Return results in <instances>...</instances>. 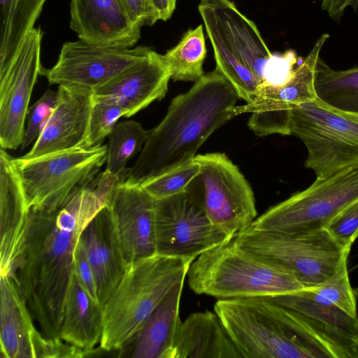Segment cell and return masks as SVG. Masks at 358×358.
I'll return each instance as SVG.
<instances>
[{
    "instance_id": "obj_1",
    "label": "cell",
    "mask_w": 358,
    "mask_h": 358,
    "mask_svg": "<svg viewBox=\"0 0 358 358\" xmlns=\"http://www.w3.org/2000/svg\"><path fill=\"white\" fill-rule=\"evenodd\" d=\"M114 189L98 176L54 210L30 209L12 277L41 334L59 338L66 296L74 275V252L81 233L106 206Z\"/></svg>"
},
{
    "instance_id": "obj_2",
    "label": "cell",
    "mask_w": 358,
    "mask_h": 358,
    "mask_svg": "<svg viewBox=\"0 0 358 358\" xmlns=\"http://www.w3.org/2000/svg\"><path fill=\"white\" fill-rule=\"evenodd\" d=\"M238 99L217 70L204 74L187 92L172 99L164 119L150 131L124 183L141 186L192 161L206 139L236 116Z\"/></svg>"
},
{
    "instance_id": "obj_3",
    "label": "cell",
    "mask_w": 358,
    "mask_h": 358,
    "mask_svg": "<svg viewBox=\"0 0 358 358\" xmlns=\"http://www.w3.org/2000/svg\"><path fill=\"white\" fill-rule=\"evenodd\" d=\"M214 311L243 358H350L324 327L271 297L220 299Z\"/></svg>"
},
{
    "instance_id": "obj_4",
    "label": "cell",
    "mask_w": 358,
    "mask_h": 358,
    "mask_svg": "<svg viewBox=\"0 0 358 358\" xmlns=\"http://www.w3.org/2000/svg\"><path fill=\"white\" fill-rule=\"evenodd\" d=\"M187 276L194 292L219 299L271 297L307 289L289 268L242 247L234 238L199 256Z\"/></svg>"
},
{
    "instance_id": "obj_5",
    "label": "cell",
    "mask_w": 358,
    "mask_h": 358,
    "mask_svg": "<svg viewBox=\"0 0 358 358\" xmlns=\"http://www.w3.org/2000/svg\"><path fill=\"white\" fill-rule=\"evenodd\" d=\"M193 262L156 254L131 264L103 306L100 348L121 350L133 343L172 288L185 281Z\"/></svg>"
},
{
    "instance_id": "obj_6",
    "label": "cell",
    "mask_w": 358,
    "mask_h": 358,
    "mask_svg": "<svg viewBox=\"0 0 358 358\" xmlns=\"http://www.w3.org/2000/svg\"><path fill=\"white\" fill-rule=\"evenodd\" d=\"M106 161V145L81 146L27 158L13 157L28 210H54L88 185Z\"/></svg>"
},
{
    "instance_id": "obj_7",
    "label": "cell",
    "mask_w": 358,
    "mask_h": 358,
    "mask_svg": "<svg viewBox=\"0 0 358 358\" xmlns=\"http://www.w3.org/2000/svg\"><path fill=\"white\" fill-rule=\"evenodd\" d=\"M291 134L305 145V166L317 179L358 169V122L318 99L291 110Z\"/></svg>"
},
{
    "instance_id": "obj_8",
    "label": "cell",
    "mask_w": 358,
    "mask_h": 358,
    "mask_svg": "<svg viewBox=\"0 0 358 358\" xmlns=\"http://www.w3.org/2000/svg\"><path fill=\"white\" fill-rule=\"evenodd\" d=\"M234 238L242 247L289 268L308 289L332 275L351 249L342 248L325 229L283 232L250 226Z\"/></svg>"
},
{
    "instance_id": "obj_9",
    "label": "cell",
    "mask_w": 358,
    "mask_h": 358,
    "mask_svg": "<svg viewBox=\"0 0 358 358\" xmlns=\"http://www.w3.org/2000/svg\"><path fill=\"white\" fill-rule=\"evenodd\" d=\"M200 172L186 191L203 208L211 222L230 238L257 218L253 191L245 176L226 155H197Z\"/></svg>"
},
{
    "instance_id": "obj_10",
    "label": "cell",
    "mask_w": 358,
    "mask_h": 358,
    "mask_svg": "<svg viewBox=\"0 0 358 358\" xmlns=\"http://www.w3.org/2000/svg\"><path fill=\"white\" fill-rule=\"evenodd\" d=\"M358 199V169L315 180L306 189L271 206L257 217L255 229L301 232L324 229L346 206Z\"/></svg>"
},
{
    "instance_id": "obj_11",
    "label": "cell",
    "mask_w": 358,
    "mask_h": 358,
    "mask_svg": "<svg viewBox=\"0 0 358 358\" xmlns=\"http://www.w3.org/2000/svg\"><path fill=\"white\" fill-rule=\"evenodd\" d=\"M156 254L194 261L232 239L187 191L155 200Z\"/></svg>"
},
{
    "instance_id": "obj_12",
    "label": "cell",
    "mask_w": 358,
    "mask_h": 358,
    "mask_svg": "<svg viewBox=\"0 0 358 358\" xmlns=\"http://www.w3.org/2000/svg\"><path fill=\"white\" fill-rule=\"evenodd\" d=\"M152 49L93 44L81 39L66 42L57 62L43 67L50 85H71L94 91L145 58Z\"/></svg>"
},
{
    "instance_id": "obj_13",
    "label": "cell",
    "mask_w": 358,
    "mask_h": 358,
    "mask_svg": "<svg viewBox=\"0 0 358 358\" xmlns=\"http://www.w3.org/2000/svg\"><path fill=\"white\" fill-rule=\"evenodd\" d=\"M328 34H322L302 63L294 69L291 80L285 85L271 88L258 87L254 100L235 106L236 115L252 113L248 125L259 137L271 134L291 135V110L303 103L317 99L315 79L317 63Z\"/></svg>"
},
{
    "instance_id": "obj_14",
    "label": "cell",
    "mask_w": 358,
    "mask_h": 358,
    "mask_svg": "<svg viewBox=\"0 0 358 358\" xmlns=\"http://www.w3.org/2000/svg\"><path fill=\"white\" fill-rule=\"evenodd\" d=\"M43 33L33 27L21 41L7 69L0 73V145L5 150L21 146L32 90L43 66Z\"/></svg>"
},
{
    "instance_id": "obj_15",
    "label": "cell",
    "mask_w": 358,
    "mask_h": 358,
    "mask_svg": "<svg viewBox=\"0 0 358 358\" xmlns=\"http://www.w3.org/2000/svg\"><path fill=\"white\" fill-rule=\"evenodd\" d=\"M107 207L127 268L156 255L155 199L149 193L122 182L113 190Z\"/></svg>"
},
{
    "instance_id": "obj_16",
    "label": "cell",
    "mask_w": 358,
    "mask_h": 358,
    "mask_svg": "<svg viewBox=\"0 0 358 358\" xmlns=\"http://www.w3.org/2000/svg\"><path fill=\"white\" fill-rule=\"evenodd\" d=\"M94 102L92 90L59 85L54 110L31 148L23 157H35L81 146L87 134Z\"/></svg>"
},
{
    "instance_id": "obj_17",
    "label": "cell",
    "mask_w": 358,
    "mask_h": 358,
    "mask_svg": "<svg viewBox=\"0 0 358 358\" xmlns=\"http://www.w3.org/2000/svg\"><path fill=\"white\" fill-rule=\"evenodd\" d=\"M70 15L71 29L87 43L131 48L141 38L122 0H71Z\"/></svg>"
},
{
    "instance_id": "obj_18",
    "label": "cell",
    "mask_w": 358,
    "mask_h": 358,
    "mask_svg": "<svg viewBox=\"0 0 358 358\" xmlns=\"http://www.w3.org/2000/svg\"><path fill=\"white\" fill-rule=\"evenodd\" d=\"M171 79L169 68L163 57L151 50L142 60L108 83L93 91L96 99L116 102L129 117L166 94Z\"/></svg>"
},
{
    "instance_id": "obj_19",
    "label": "cell",
    "mask_w": 358,
    "mask_h": 358,
    "mask_svg": "<svg viewBox=\"0 0 358 358\" xmlns=\"http://www.w3.org/2000/svg\"><path fill=\"white\" fill-rule=\"evenodd\" d=\"M80 241L94 271L98 301L103 307L127 269L107 206L85 227Z\"/></svg>"
},
{
    "instance_id": "obj_20",
    "label": "cell",
    "mask_w": 358,
    "mask_h": 358,
    "mask_svg": "<svg viewBox=\"0 0 358 358\" xmlns=\"http://www.w3.org/2000/svg\"><path fill=\"white\" fill-rule=\"evenodd\" d=\"M29 210L24 189L6 150L0 149L1 275H10L25 236Z\"/></svg>"
},
{
    "instance_id": "obj_21",
    "label": "cell",
    "mask_w": 358,
    "mask_h": 358,
    "mask_svg": "<svg viewBox=\"0 0 358 358\" xmlns=\"http://www.w3.org/2000/svg\"><path fill=\"white\" fill-rule=\"evenodd\" d=\"M198 7L210 13L232 51L261 84L273 54L255 22L230 0H200Z\"/></svg>"
},
{
    "instance_id": "obj_22",
    "label": "cell",
    "mask_w": 358,
    "mask_h": 358,
    "mask_svg": "<svg viewBox=\"0 0 358 358\" xmlns=\"http://www.w3.org/2000/svg\"><path fill=\"white\" fill-rule=\"evenodd\" d=\"M15 280L0 278V344L2 358H36L35 345L41 332Z\"/></svg>"
},
{
    "instance_id": "obj_23",
    "label": "cell",
    "mask_w": 358,
    "mask_h": 358,
    "mask_svg": "<svg viewBox=\"0 0 358 358\" xmlns=\"http://www.w3.org/2000/svg\"><path fill=\"white\" fill-rule=\"evenodd\" d=\"M173 358H243L217 315L206 310L190 314L180 324Z\"/></svg>"
},
{
    "instance_id": "obj_24",
    "label": "cell",
    "mask_w": 358,
    "mask_h": 358,
    "mask_svg": "<svg viewBox=\"0 0 358 358\" xmlns=\"http://www.w3.org/2000/svg\"><path fill=\"white\" fill-rule=\"evenodd\" d=\"M104 326L103 307L88 294L73 275L66 296L59 338L90 352L101 341Z\"/></svg>"
},
{
    "instance_id": "obj_25",
    "label": "cell",
    "mask_w": 358,
    "mask_h": 358,
    "mask_svg": "<svg viewBox=\"0 0 358 358\" xmlns=\"http://www.w3.org/2000/svg\"><path fill=\"white\" fill-rule=\"evenodd\" d=\"M183 284L175 285L148 317L133 342L131 357L173 358Z\"/></svg>"
},
{
    "instance_id": "obj_26",
    "label": "cell",
    "mask_w": 358,
    "mask_h": 358,
    "mask_svg": "<svg viewBox=\"0 0 358 358\" xmlns=\"http://www.w3.org/2000/svg\"><path fill=\"white\" fill-rule=\"evenodd\" d=\"M271 298L324 327L350 351L355 337L358 318L350 316L308 288Z\"/></svg>"
},
{
    "instance_id": "obj_27",
    "label": "cell",
    "mask_w": 358,
    "mask_h": 358,
    "mask_svg": "<svg viewBox=\"0 0 358 358\" xmlns=\"http://www.w3.org/2000/svg\"><path fill=\"white\" fill-rule=\"evenodd\" d=\"M46 0H0V73L33 28Z\"/></svg>"
},
{
    "instance_id": "obj_28",
    "label": "cell",
    "mask_w": 358,
    "mask_h": 358,
    "mask_svg": "<svg viewBox=\"0 0 358 358\" xmlns=\"http://www.w3.org/2000/svg\"><path fill=\"white\" fill-rule=\"evenodd\" d=\"M198 10L213 49L215 69L231 83L240 99L251 103L259 85L258 80L232 51L210 13L201 8Z\"/></svg>"
},
{
    "instance_id": "obj_29",
    "label": "cell",
    "mask_w": 358,
    "mask_h": 358,
    "mask_svg": "<svg viewBox=\"0 0 358 358\" xmlns=\"http://www.w3.org/2000/svg\"><path fill=\"white\" fill-rule=\"evenodd\" d=\"M315 89L317 99L328 108L358 114V66L334 70L320 57Z\"/></svg>"
},
{
    "instance_id": "obj_30",
    "label": "cell",
    "mask_w": 358,
    "mask_h": 358,
    "mask_svg": "<svg viewBox=\"0 0 358 358\" xmlns=\"http://www.w3.org/2000/svg\"><path fill=\"white\" fill-rule=\"evenodd\" d=\"M206 56L203 27L189 29L180 41L163 57L174 81L199 80L205 73L203 65Z\"/></svg>"
},
{
    "instance_id": "obj_31",
    "label": "cell",
    "mask_w": 358,
    "mask_h": 358,
    "mask_svg": "<svg viewBox=\"0 0 358 358\" xmlns=\"http://www.w3.org/2000/svg\"><path fill=\"white\" fill-rule=\"evenodd\" d=\"M150 131L145 130L135 120L117 123L108 136L106 145V171L126 180L129 168L127 162L145 143Z\"/></svg>"
},
{
    "instance_id": "obj_32",
    "label": "cell",
    "mask_w": 358,
    "mask_h": 358,
    "mask_svg": "<svg viewBox=\"0 0 358 358\" xmlns=\"http://www.w3.org/2000/svg\"><path fill=\"white\" fill-rule=\"evenodd\" d=\"M347 253L335 271L327 280L313 291L334 304L350 316L358 318L357 306L355 293L350 285Z\"/></svg>"
},
{
    "instance_id": "obj_33",
    "label": "cell",
    "mask_w": 358,
    "mask_h": 358,
    "mask_svg": "<svg viewBox=\"0 0 358 358\" xmlns=\"http://www.w3.org/2000/svg\"><path fill=\"white\" fill-rule=\"evenodd\" d=\"M126 115V110L116 102L94 98L87 134L81 147L92 148L102 145L118 120Z\"/></svg>"
},
{
    "instance_id": "obj_34",
    "label": "cell",
    "mask_w": 358,
    "mask_h": 358,
    "mask_svg": "<svg viewBox=\"0 0 358 358\" xmlns=\"http://www.w3.org/2000/svg\"><path fill=\"white\" fill-rule=\"evenodd\" d=\"M200 172L194 159L176 169L155 177L141 185L155 200L167 198L186 191Z\"/></svg>"
},
{
    "instance_id": "obj_35",
    "label": "cell",
    "mask_w": 358,
    "mask_h": 358,
    "mask_svg": "<svg viewBox=\"0 0 358 358\" xmlns=\"http://www.w3.org/2000/svg\"><path fill=\"white\" fill-rule=\"evenodd\" d=\"M57 100V91L47 90L43 94L29 107L21 150H24L37 139L49 119ZM26 119V120H27Z\"/></svg>"
},
{
    "instance_id": "obj_36",
    "label": "cell",
    "mask_w": 358,
    "mask_h": 358,
    "mask_svg": "<svg viewBox=\"0 0 358 358\" xmlns=\"http://www.w3.org/2000/svg\"><path fill=\"white\" fill-rule=\"evenodd\" d=\"M343 248H351L358 238V199L340 211L324 228Z\"/></svg>"
},
{
    "instance_id": "obj_37",
    "label": "cell",
    "mask_w": 358,
    "mask_h": 358,
    "mask_svg": "<svg viewBox=\"0 0 358 358\" xmlns=\"http://www.w3.org/2000/svg\"><path fill=\"white\" fill-rule=\"evenodd\" d=\"M298 61L296 53L287 50L281 55H273L268 60L259 87L278 88L287 84L292 78L294 65Z\"/></svg>"
},
{
    "instance_id": "obj_38",
    "label": "cell",
    "mask_w": 358,
    "mask_h": 358,
    "mask_svg": "<svg viewBox=\"0 0 358 358\" xmlns=\"http://www.w3.org/2000/svg\"><path fill=\"white\" fill-rule=\"evenodd\" d=\"M93 352L81 350L60 338H46L41 333L37 338L35 345V356L37 357H83Z\"/></svg>"
},
{
    "instance_id": "obj_39",
    "label": "cell",
    "mask_w": 358,
    "mask_h": 358,
    "mask_svg": "<svg viewBox=\"0 0 358 358\" xmlns=\"http://www.w3.org/2000/svg\"><path fill=\"white\" fill-rule=\"evenodd\" d=\"M74 275L92 299L99 303L94 271L80 238L74 252Z\"/></svg>"
},
{
    "instance_id": "obj_40",
    "label": "cell",
    "mask_w": 358,
    "mask_h": 358,
    "mask_svg": "<svg viewBox=\"0 0 358 358\" xmlns=\"http://www.w3.org/2000/svg\"><path fill=\"white\" fill-rule=\"evenodd\" d=\"M177 0H148L151 12L150 25L159 20L166 21L173 15Z\"/></svg>"
},
{
    "instance_id": "obj_41",
    "label": "cell",
    "mask_w": 358,
    "mask_h": 358,
    "mask_svg": "<svg viewBox=\"0 0 358 358\" xmlns=\"http://www.w3.org/2000/svg\"><path fill=\"white\" fill-rule=\"evenodd\" d=\"M352 8L358 10V0H321V8L334 21L338 22L345 9Z\"/></svg>"
},
{
    "instance_id": "obj_42",
    "label": "cell",
    "mask_w": 358,
    "mask_h": 358,
    "mask_svg": "<svg viewBox=\"0 0 358 358\" xmlns=\"http://www.w3.org/2000/svg\"><path fill=\"white\" fill-rule=\"evenodd\" d=\"M351 358H358V323L356 328V333L354 342L350 348Z\"/></svg>"
},
{
    "instance_id": "obj_43",
    "label": "cell",
    "mask_w": 358,
    "mask_h": 358,
    "mask_svg": "<svg viewBox=\"0 0 358 358\" xmlns=\"http://www.w3.org/2000/svg\"><path fill=\"white\" fill-rule=\"evenodd\" d=\"M336 111H338V112L341 113V114H343V115L346 116L347 117L358 122V114L347 113H343V112H341L338 110H336Z\"/></svg>"
}]
</instances>
